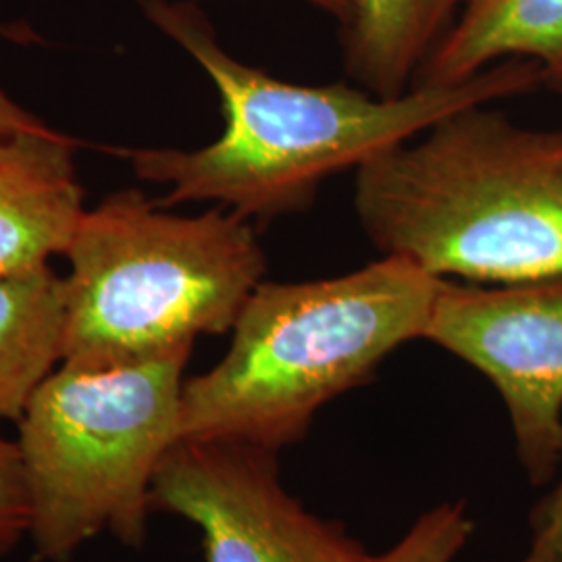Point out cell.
I'll use <instances>...</instances> for the list:
<instances>
[{
    "label": "cell",
    "instance_id": "12",
    "mask_svg": "<svg viewBox=\"0 0 562 562\" xmlns=\"http://www.w3.org/2000/svg\"><path fill=\"white\" fill-rule=\"evenodd\" d=\"M473 533L464 503H442L423 513L413 527L375 562H452Z\"/></svg>",
    "mask_w": 562,
    "mask_h": 562
},
{
    "label": "cell",
    "instance_id": "4",
    "mask_svg": "<svg viewBox=\"0 0 562 562\" xmlns=\"http://www.w3.org/2000/svg\"><path fill=\"white\" fill-rule=\"evenodd\" d=\"M63 361L115 367L192 348L234 327L267 271L259 238L234 211L181 217L140 190L83 211L65 250Z\"/></svg>",
    "mask_w": 562,
    "mask_h": 562
},
{
    "label": "cell",
    "instance_id": "6",
    "mask_svg": "<svg viewBox=\"0 0 562 562\" xmlns=\"http://www.w3.org/2000/svg\"><path fill=\"white\" fill-rule=\"evenodd\" d=\"M278 457L252 443L180 440L157 467L153 510L192 522L204 562H375L283 487Z\"/></svg>",
    "mask_w": 562,
    "mask_h": 562
},
{
    "label": "cell",
    "instance_id": "11",
    "mask_svg": "<svg viewBox=\"0 0 562 562\" xmlns=\"http://www.w3.org/2000/svg\"><path fill=\"white\" fill-rule=\"evenodd\" d=\"M454 7L459 0H355L344 25L346 74L383 99L406 94Z\"/></svg>",
    "mask_w": 562,
    "mask_h": 562
},
{
    "label": "cell",
    "instance_id": "5",
    "mask_svg": "<svg viewBox=\"0 0 562 562\" xmlns=\"http://www.w3.org/2000/svg\"><path fill=\"white\" fill-rule=\"evenodd\" d=\"M190 352L99 369L60 362L36 387L15 443L38 559L67 562L102 533L146 542L157 467L180 442Z\"/></svg>",
    "mask_w": 562,
    "mask_h": 562
},
{
    "label": "cell",
    "instance_id": "16",
    "mask_svg": "<svg viewBox=\"0 0 562 562\" xmlns=\"http://www.w3.org/2000/svg\"><path fill=\"white\" fill-rule=\"evenodd\" d=\"M308 4H313L315 9H319L323 13L336 18L340 21L341 27L352 18L355 11V0H304Z\"/></svg>",
    "mask_w": 562,
    "mask_h": 562
},
{
    "label": "cell",
    "instance_id": "13",
    "mask_svg": "<svg viewBox=\"0 0 562 562\" xmlns=\"http://www.w3.org/2000/svg\"><path fill=\"white\" fill-rule=\"evenodd\" d=\"M27 538V494L18 443L0 434V561Z\"/></svg>",
    "mask_w": 562,
    "mask_h": 562
},
{
    "label": "cell",
    "instance_id": "8",
    "mask_svg": "<svg viewBox=\"0 0 562 562\" xmlns=\"http://www.w3.org/2000/svg\"><path fill=\"white\" fill-rule=\"evenodd\" d=\"M76 146L55 130L0 136V276L65 255L86 211Z\"/></svg>",
    "mask_w": 562,
    "mask_h": 562
},
{
    "label": "cell",
    "instance_id": "17",
    "mask_svg": "<svg viewBox=\"0 0 562 562\" xmlns=\"http://www.w3.org/2000/svg\"><path fill=\"white\" fill-rule=\"evenodd\" d=\"M469 2H473V0H459V4H469Z\"/></svg>",
    "mask_w": 562,
    "mask_h": 562
},
{
    "label": "cell",
    "instance_id": "3",
    "mask_svg": "<svg viewBox=\"0 0 562 562\" xmlns=\"http://www.w3.org/2000/svg\"><path fill=\"white\" fill-rule=\"evenodd\" d=\"M443 281L401 257L327 280L261 281L222 361L183 382L180 440L276 452L301 442L327 402L423 340Z\"/></svg>",
    "mask_w": 562,
    "mask_h": 562
},
{
    "label": "cell",
    "instance_id": "14",
    "mask_svg": "<svg viewBox=\"0 0 562 562\" xmlns=\"http://www.w3.org/2000/svg\"><path fill=\"white\" fill-rule=\"evenodd\" d=\"M519 562H562V477L531 513V542Z\"/></svg>",
    "mask_w": 562,
    "mask_h": 562
},
{
    "label": "cell",
    "instance_id": "10",
    "mask_svg": "<svg viewBox=\"0 0 562 562\" xmlns=\"http://www.w3.org/2000/svg\"><path fill=\"white\" fill-rule=\"evenodd\" d=\"M63 278L50 265L0 276V422H20L63 361Z\"/></svg>",
    "mask_w": 562,
    "mask_h": 562
},
{
    "label": "cell",
    "instance_id": "15",
    "mask_svg": "<svg viewBox=\"0 0 562 562\" xmlns=\"http://www.w3.org/2000/svg\"><path fill=\"white\" fill-rule=\"evenodd\" d=\"M48 130L53 127H48L44 121L27 113L18 102L9 99V94L0 88V136H13L21 132H48Z\"/></svg>",
    "mask_w": 562,
    "mask_h": 562
},
{
    "label": "cell",
    "instance_id": "9",
    "mask_svg": "<svg viewBox=\"0 0 562 562\" xmlns=\"http://www.w3.org/2000/svg\"><path fill=\"white\" fill-rule=\"evenodd\" d=\"M436 42L413 88L457 86L498 59L536 60L543 83L562 92V0H473Z\"/></svg>",
    "mask_w": 562,
    "mask_h": 562
},
{
    "label": "cell",
    "instance_id": "7",
    "mask_svg": "<svg viewBox=\"0 0 562 562\" xmlns=\"http://www.w3.org/2000/svg\"><path fill=\"white\" fill-rule=\"evenodd\" d=\"M423 340L494 383L529 482H552L562 464V280L498 288L443 281Z\"/></svg>",
    "mask_w": 562,
    "mask_h": 562
},
{
    "label": "cell",
    "instance_id": "1",
    "mask_svg": "<svg viewBox=\"0 0 562 562\" xmlns=\"http://www.w3.org/2000/svg\"><path fill=\"white\" fill-rule=\"evenodd\" d=\"M142 13L201 65L222 99V138L199 148L125 153L140 180L167 186L159 204L217 202L246 220L306 211L325 181L417 138L462 109L531 92L536 60L506 59L457 86L383 99L346 83L301 86L232 57L194 2L140 0Z\"/></svg>",
    "mask_w": 562,
    "mask_h": 562
},
{
    "label": "cell",
    "instance_id": "2",
    "mask_svg": "<svg viewBox=\"0 0 562 562\" xmlns=\"http://www.w3.org/2000/svg\"><path fill=\"white\" fill-rule=\"evenodd\" d=\"M355 209L383 257L446 280H562V132L477 104L364 162Z\"/></svg>",
    "mask_w": 562,
    "mask_h": 562
}]
</instances>
